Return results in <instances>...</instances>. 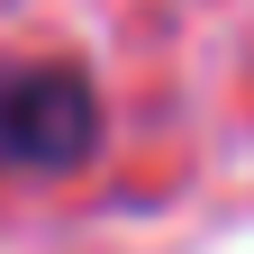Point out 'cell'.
Returning a JSON list of instances; mask_svg holds the SVG:
<instances>
[{
    "label": "cell",
    "mask_w": 254,
    "mask_h": 254,
    "mask_svg": "<svg viewBox=\"0 0 254 254\" xmlns=\"http://www.w3.org/2000/svg\"><path fill=\"white\" fill-rule=\"evenodd\" d=\"M82 154H91V91H82V73L37 64V73L0 82V164L64 173V164H82Z\"/></svg>",
    "instance_id": "6da1fadb"
}]
</instances>
